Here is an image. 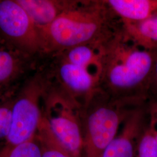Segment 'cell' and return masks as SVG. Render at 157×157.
Listing matches in <instances>:
<instances>
[{"label": "cell", "mask_w": 157, "mask_h": 157, "mask_svg": "<svg viewBox=\"0 0 157 157\" xmlns=\"http://www.w3.org/2000/svg\"><path fill=\"white\" fill-rule=\"evenodd\" d=\"M155 59L130 36L116 38L101 52V73L113 90L135 89L151 82Z\"/></svg>", "instance_id": "1"}, {"label": "cell", "mask_w": 157, "mask_h": 157, "mask_svg": "<svg viewBox=\"0 0 157 157\" xmlns=\"http://www.w3.org/2000/svg\"><path fill=\"white\" fill-rule=\"evenodd\" d=\"M97 6L71 4L40 33L41 49H70L87 44L100 33L103 12Z\"/></svg>", "instance_id": "2"}, {"label": "cell", "mask_w": 157, "mask_h": 157, "mask_svg": "<svg viewBox=\"0 0 157 157\" xmlns=\"http://www.w3.org/2000/svg\"><path fill=\"white\" fill-rule=\"evenodd\" d=\"M130 104L119 100L87 106L86 112H83V157H101L118 135L121 124L139 108H130Z\"/></svg>", "instance_id": "3"}, {"label": "cell", "mask_w": 157, "mask_h": 157, "mask_svg": "<svg viewBox=\"0 0 157 157\" xmlns=\"http://www.w3.org/2000/svg\"><path fill=\"white\" fill-rule=\"evenodd\" d=\"M38 76L31 79L17 93L12 111L9 133L3 144L1 157H7L15 147L36 136L43 117L41 99L44 87Z\"/></svg>", "instance_id": "4"}, {"label": "cell", "mask_w": 157, "mask_h": 157, "mask_svg": "<svg viewBox=\"0 0 157 157\" xmlns=\"http://www.w3.org/2000/svg\"><path fill=\"white\" fill-rule=\"evenodd\" d=\"M71 97L59 93L48 95L43 117L52 134L75 157H83V111Z\"/></svg>", "instance_id": "5"}, {"label": "cell", "mask_w": 157, "mask_h": 157, "mask_svg": "<svg viewBox=\"0 0 157 157\" xmlns=\"http://www.w3.org/2000/svg\"><path fill=\"white\" fill-rule=\"evenodd\" d=\"M0 37L29 56L41 49L39 33L17 0L0 1Z\"/></svg>", "instance_id": "6"}, {"label": "cell", "mask_w": 157, "mask_h": 157, "mask_svg": "<svg viewBox=\"0 0 157 157\" xmlns=\"http://www.w3.org/2000/svg\"><path fill=\"white\" fill-rule=\"evenodd\" d=\"M145 113L136 109L124 122L122 129L107 146L101 157H135L137 146L146 126Z\"/></svg>", "instance_id": "7"}, {"label": "cell", "mask_w": 157, "mask_h": 157, "mask_svg": "<svg viewBox=\"0 0 157 157\" xmlns=\"http://www.w3.org/2000/svg\"><path fill=\"white\" fill-rule=\"evenodd\" d=\"M29 56L0 37V93L16 91L17 82L28 69Z\"/></svg>", "instance_id": "8"}, {"label": "cell", "mask_w": 157, "mask_h": 157, "mask_svg": "<svg viewBox=\"0 0 157 157\" xmlns=\"http://www.w3.org/2000/svg\"><path fill=\"white\" fill-rule=\"evenodd\" d=\"M40 33L47 28L71 4L51 0H17Z\"/></svg>", "instance_id": "9"}, {"label": "cell", "mask_w": 157, "mask_h": 157, "mask_svg": "<svg viewBox=\"0 0 157 157\" xmlns=\"http://www.w3.org/2000/svg\"><path fill=\"white\" fill-rule=\"evenodd\" d=\"M58 73L62 83L75 94H89L98 80V76L89 69L65 60L60 65Z\"/></svg>", "instance_id": "10"}, {"label": "cell", "mask_w": 157, "mask_h": 157, "mask_svg": "<svg viewBox=\"0 0 157 157\" xmlns=\"http://www.w3.org/2000/svg\"><path fill=\"white\" fill-rule=\"evenodd\" d=\"M107 3L129 22H138L157 16V0H109Z\"/></svg>", "instance_id": "11"}, {"label": "cell", "mask_w": 157, "mask_h": 157, "mask_svg": "<svg viewBox=\"0 0 157 157\" xmlns=\"http://www.w3.org/2000/svg\"><path fill=\"white\" fill-rule=\"evenodd\" d=\"M128 34L147 50L157 48V16L138 22L127 23Z\"/></svg>", "instance_id": "12"}, {"label": "cell", "mask_w": 157, "mask_h": 157, "mask_svg": "<svg viewBox=\"0 0 157 157\" xmlns=\"http://www.w3.org/2000/svg\"><path fill=\"white\" fill-rule=\"evenodd\" d=\"M36 137L41 147V157H75L56 139L43 117Z\"/></svg>", "instance_id": "13"}, {"label": "cell", "mask_w": 157, "mask_h": 157, "mask_svg": "<svg viewBox=\"0 0 157 157\" xmlns=\"http://www.w3.org/2000/svg\"><path fill=\"white\" fill-rule=\"evenodd\" d=\"M101 52L100 54H95L94 49L87 44L78 45L67 50L65 61L85 67L90 71L92 65H97L101 67Z\"/></svg>", "instance_id": "14"}, {"label": "cell", "mask_w": 157, "mask_h": 157, "mask_svg": "<svg viewBox=\"0 0 157 157\" xmlns=\"http://www.w3.org/2000/svg\"><path fill=\"white\" fill-rule=\"evenodd\" d=\"M16 91L0 93V144L6 141L11 123L12 111Z\"/></svg>", "instance_id": "15"}, {"label": "cell", "mask_w": 157, "mask_h": 157, "mask_svg": "<svg viewBox=\"0 0 157 157\" xmlns=\"http://www.w3.org/2000/svg\"><path fill=\"white\" fill-rule=\"evenodd\" d=\"M135 157H157V142L147 125L141 136Z\"/></svg>", "instance_id": "16"}, {"label": "cell", "mask_w": 157, "mask_h": 157, "mask_svg": "<svg viewBox=\"0 0 157 157\" xmlns=\"http://www.w3.org/2000/svg\"><path fill=\"white\" fill-rule=\"evenodd\" d=\"M7 157H41V147L37 137L15 147Z\"/></svg>", "instance_id": "17"}, {"label": "cell", "mask_w": 157, "mask_h": 157, "mask_svg": "<svg viewBox=\"0 0 157 157\" xmlns=\"http://www.w3.org/2000/svg\"><path fill=\"white\" fill-rule=\"evenodd\" d=\"M147 126L157 142V101L153 102L150 107L149 123Z\"/></svg>", "instance_id": "18"}, {"label": "cell", "mask_w": 157, "mask_h": 157, "mask_svg": "<svg viewBox=\"0 0 157 157\" xmlns=\"http://www.w3.org/2000/svg\"><path fill=\"white\" fill-rule=\"evenodd\" d=\"M155 80L157 82V56H155L154 65L153 68V72H152V81Z\"/></svg>", "instance_id": "19"}, {"label": "cell", "mask_w": 157, "mask_h": 157, "mask_svg": "<svg viewBox=\"0 0 157 157\" xmlns=\"http://www.w3.org/2000/svg\"><path fill=\"white\" fill-rule=\"evenodd\" d=\"M2 146H3V144H0V157H1V151H2Z\"/></svg>", "instance_id": "20"}]
</instances>
